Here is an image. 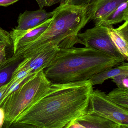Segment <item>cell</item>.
<instances>
[{
  "instance_id": "cell-1",
  "label": "cell",
  "mask_w": 128,
  "mask_h": 128,
  "mask_svg": "<svg viewBox=\"0 0 128 128\" xmlns=\"http://www.w3.org/2000/svg\"><path fill=\"white\" fill-rule=\"evenodd\" d=\"M93 88L89 80L52 84L47 95L22 113L14 122L38 128H65L88 113Z\"/></svg>"
},
{
  "instance_id": "cell-2",
  "label": "cell",
  "mask_w": 128,
  "mask_h": 128,
  "mask_svg": "<svg viewBox=\"0 0 128 128\" xmlns=\"http://www.w3.org/2000/svg\"><path fill=\"white\" fill-rule=\"evenodd\" d=\"M125 61L92 48L73 46L60 49L44 71L52 84L80 82L89 80L95 74Z\"/></svg>"
},
{
  "instance_id": "cell-3",
  "label": "cell",
  "mask_w": 128,
  "mask_h": 128,
  "mask_svg": "<svg viewBox=\"0 0 128 128\" xmlns=\"http://www.w3.org/2000/svg\"><path fill=\"white\" fill-rule=\"evenodd\" d=\"M87 9V5L60 4L54 10L51 22L45 31L34 42L18 49L13 56L20 58L33 50L51 45L65 49L73 47L77 44H82L77 35L89 21Z\"/></svg>"
},
{
  "instance_id": "cell-4",
  "label": "cell",
  "mask_w": 128,
  "mask_h": 128,
  "mask_svg": "<svg viewBox=\"0 0 128 128\" xmlns=\"http://www.w3.org/2000/svg\"><path fill=\"white\" fill-rule=\"evenodd\" d=\"M52 84L44 70L28 78L0 105L5 114L2 128H9L20 114L45 97Z\"/></svg>"
},
{
  "instance_id": "cell-5",
  "label": "cell",
  "mask_w": 128,
  "mask_h": 128,
  "mask_svg": "<svg viewBox=\"0 0 128 128\" xmlns=\"http://www.w3.org/2000/svg\"><path fill=\"white\" fill-rule=\"evenodd\" d=\"M97 115L118 125L128 126V110L113 102L105 92L98 90L90 96L88 113Z\"/></svg>"
},
{
  "instance_id": "cell-6",
  "label": "cell",
  "mask_w": 128,
  "mask_h": 128,
  "mask_svg": "<svg viewBox=\"0 0 128 128\" xmlns=\"http://www.w3.org/2000/svg\"><path fill=\"white\" fill-rule=\"evenodd\" d=\"M108 28L102 25L95 26L83 33H79L77 37L82 41V45L85 47L92 48L125 60L111 40L108 34Z\"/></svg>"
},
{
  "instance_id": "cell-7",
  "label": "cell",
  "mask_w": 128,
  "mask_h": 128,
  "mask_svg": "<svg viewBox=\"0 0 128 128\" xmlns=\"http://www.w3.org/2000/svg\"><path fill=\"white\" fill-rule=\"evenodd\" d=\"M60 50L58 46L52 45L38 52L35 54L23 59L18 64L13 74L22 70L37 72L46 68Z\"/></svg>"
},
{
  "instance_id": "cell-8",
  "label": "cell",
  "mask_w": 128,
  "mask_h": 128,
  "mask_svg": "<svg viewBox=\"0 0 128 128\" xmlns=\"http://www.w3.org/2000/svg\"><path fill=\"white\" fill-rule=\"evenodd\" d=\"M51 20L52 18L35 28L26 30H18L13 28L9 33L13 45V53L18 49L32 42L37 39L47 29Z\"/></svg>"
},
{
  "instance_id": "cell-9",
  "label": "cell",
  "mask_w": 128,
  "mask_h": 128,
  "mask_svg": "<svg viewBox=\"0 0 128 128\" xmlns=\"http://www.w3.org/2000/svg\"><path fill=\"white\" fill-rule=\"evenodd\" d=\"M128 0H92L88 5L87 16L95 25L106 18L121 3Z\"/></svg>"
},
{
  "instance_id": "cell-10",
  "label": "cell",
  "mask_w": 128,
  "mask_h": 128,
  "mask_svg": "<svg viewBox=\"0 0 128 128\" xmlns=\"http://www.w3.org/2000/svg\"><path fill=\"white\" fill-rule=\"evenodd\" d=\"M54 14V10L48 12L43 9L35 11L26 10L20 14L17 19V26L14 29L22 31L31 29L52 18Z\"/></svg>"
},
{
  "instance_id": "cell-11",
  "label": "cell",
  "mask_w": 128,
  "mask_h": 128,
  "mask_svg": "<svg viewBox=\"0 0 128 128\" xmlns=\"http://www.w3.org/2000/svg\"><path fill=\"white\" fill-rule=\"evenodd\" d=\"M118 125L97 115L87 114L76 119L65 128H116Z\"/></svg>"
},
{
  "instance_id": "cell-12",
  "label": "cell",
  "mask_w": 128,
  "mask_h": 128,
  "mask_svg": "<svg viewBox=\"0 0 128 128\" xmlns=\"http://www.w3.org/2000/svg\"><path fill=\"white\" fill-rule=\"evenodd\" d=\"M108 33L113 43L125 60L128 59V21L116 28H108Z\"/></svg>"
},
{
  "instance_id": "cell-13",
  "label": "cell",
  "mask_w": 128,
  "mask_h": 128,
  "mask_svg": "<svg viewBox=\"0 0 128 128\" xmlns=\"http://www.w3.org/2000/svg\"><path fill=\"white\" fill-rule=\"evenodd\" d=\"M128 0L121 3L106 18L95 26L102 25L109 28L123 21H128Z\"/></svg>"
},
{
  "instance_id": "cell-14",
  "label": "cell",
  "mask_w": 128,
  "mask_h": 128,
  "mask_svg": "<svg viewBox=\"0 0 128 128\" xmlns=\"http://www.w3.org/2000/svg\"><path fill=\"white\" fill-rule=\"evenodd\" d=\"M115 68L104 70L95 74L89 80L92 86L103 84L110 78L122 74H128V64L124 62Z\"/></svg>"
},
{
  "instance_id": "cell-15",
  "label": "cell",
  "mask_w": 128,
  "mask_h": 128,
  "mask_svg": "<svg viewBox=\"0 0 128 128\" xmlns=\"http://www.w3.org/2000/svg\"><path fill=\"white\" fill-rule=\"evenodd\" d=\"M22 60L12 56L0 65V88L10 82L14 70Z\"/></svg>"
},
{
  "instance_id": "cell-16",
  "label": "cell",
  "mask_w": 128,
  "mask_h": 128,
  "mask_svg": "<svg viewBox=\"0 0 128 128\" xmlns=\"http://www.w3.org/2000/svg\"><path fill=\"white\" fill-rule=\"evenodd\" d=\"M107 96L116 104L128 110V89L119 88L114 89Z\"/></svg>"
},
{
  "instance_id": "cell-17",
  "label": "cell",
  "mask_w": 128,
  "mask_h": 128,
  "mask_svg": "<svg viewBox=\"0 0 128 128\" xmlns=\"http://www.w3.org/2000/svg\"><path fill=\"white\" fill-rule=\"evenodd\" d=\"M118 88L128 89V74H122L111 78Z\"/></svg>"
},
{
  "instance_id": "cell-18",
  "label": "cell",
  "mask_w": 128,
  "mask_h": 128,
  "mask_svg": "<svg viewBox=\"0 0 128 128\" xmlns=\"http://www.w3.org/2000/svg\"><path fill=\"white\" fill-rule=\"evenodd\" d=\"M40 9H43L45 7H50L56 4H64L67 0H35Z\"/></svg>"
},
{
  "instance_id": "cell-19",
  "label": "cell",
  "mask_w": 128,
  "mask_h": 128,
  "mask_svg": "<svg viewBox=\"0 0 128 128\" xmlns=\"http://www.w3.org/2000/svg\"><path fill=\"white\" fill-rule=\"evenodd\" d=\"M92 0H67L64 4L76 6L88 5Z\"/></svg>"
},
{
  "instance_id": "cell-20",
  "label": "cell",
  "mask_w": 128,
  "mask_h": 128,
  "mask_svg": "<svg viewBox=\"0 0 128 128\" xmlns=\"http://www.w3.org/2000/svg\"><path fill=\"white\" fill-rule=\"evenodd\" d=\"M9 128H38L34 126L28 124L13 122Z\"/></svg>"
},
{
  "instance_id": "cell-21",
  "label": "cell",
  "mask_w": 128,
  "mask_h": 128,
  "mask_svg": "<svg viewBox=\"0 0 128 128\" xmlns=\"http://www.w3.org/2000/svg\"><path fill=\"white\" fill-rule=\"evenodd\" d=\"M6 47L5 46H0V65L5 62L7 59L6 58Z\"/></svg>"
},
{
  "instance_id": "cell-22",
  "label": "cell",
  "mask_w": 128,
  "mask_h": 128,
  "mask_svg": "<svg viewBox=\"0 0 128 128\" xmlns=\"http://www.w3.org/2000/svg\"><path fill=\"white\" fill-rule=\"evenodd\" d=\"M20 0H0V6L7 7Z\"/></svg>"
},
{
  "instance_id": "cell-23",
  "label": "cell",
  "mask_w": 128,
  "mask_h": 128,
  "mask_svg": "<svg viewBox=\"0 0 128 128\" xmlns=\"http://www.w3.org/2000/svg\"><path fill=\"white\" fill-rule=\"evenodd\" d=\"M5 114L3 108L0 107V128H2L5 122Z\"/></svg>"
},
{
  "instance_id": "cell-24",
  "label": "cell",
  "mask_w": 128,
  "mask_h": 128,
  "mask_svg": "<svg viewBox=\"0 0 128 128\" xmlns=\"http://www.w3.org/2000/svg\"><path fill=\"white\" fill-rule=\"evenodd\" d=\"M8 83L2 86H1L0 88V104H1L3 96H4V94L5 93L8 86Z\"/></svg>"
},
{
  "instance_id": "cell-25",
  "label": "cell",
  "mask_w": 128,
  "mask_h": 128,
  "mask_svg": "<svg viewBox=\"0 0 128 128\" xmlns=\"http://www.w3.org/2000/svg\"><path fill=\"white\" fill-rule=\"evenodd\" d=\"M116 128H128V126L118 125Z\"/></svg>"
},
{
  "instance_id": "cell-26",
  "label": "cell",
  "mask_w": 128,
  "mask_h": 128,
  "mask_svg": "<svg viewBox=\"0 0 128 128\" xmlns=\"http://www.w3.org/2000/svg\"><path fill=\"white\" fill-rule=\"evenodd\" d=\"M0 28H1V25H0Z\"/></svg>"
}]
</instances>
